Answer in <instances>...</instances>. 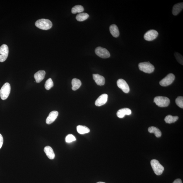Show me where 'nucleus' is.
<instances>
[{
	"mask_svg": "<svg viewBox=\"0 0 183 183\" xmlns=\"http://www.w3.org/2000/svg\"><path fill=\"white\" fill-rule=\"evenodd\" d=\"M35 25L37 27L43 30H47L52 27L51 21L45 19H41L36 21Z\"/></svg>",
	"mask_w": 183,
	"mask_h": 183,
	"instance_id": "obj_1",
	"label": "nucleus"
},
{
	"mask_svg": "<svg viewBox=\"0 0 183 183\" xmlns=\"http://www.w3.org/2000/svg\"><path fill=\"white\" fill-rule=\"evenodd\" d=\"M138 67L141 71L149 74L153 73L155 70L154 67L149 62H141L139 64Z\"/></svg>",
	"mask_w": 183,
	"mask_h": 183,
	"instance_id": "obj_2",
	"label": "nucleus"
},
{
	"mask_svg": "<svg viewBox=\"0 0 183 183\" xmlns=\"http://www.w3.org/2000/svg\"><path fill=\"white\" fill-rule=\"evenodd\" d=\"M154 102L160 107H167L169 105L170 100L169 98L163 96H158L154 99Z\"/></svg>",
	"mask_w": 183,
	"mask_h": 183,
	"instance_id": "obj_3",
	"label": "nucleus"
},
{
	"mask_svg": "<svg viewBox=\"0 0 183 183\" xmlns=\"http://www.w3.org/2000/svg\"><path fill=\"white\" fill-rule=\"evenodd\" d=\"M151 164L155 174L157 175H160L162 174L164 168L157 160H153L151 161Z\"/></svg>",
	"mask_w": 183,
	"mask_h": 183,
	"instance_id": "obj_4",
	"label": "nucleus"
},
{
	"mask_svg": "<svg viewBox=\"0 0 183 183\" xmlns=\"http://www.w3.org/2000/svg\"><path fill=\"white\" fill-rule=\"evenodd\" d=\"M11 91V86L8 83H6L2 86L0 91V96L1 100H5L8 98Z\"/></svg>",
	"mask_w": 183,
	"mask_h": 183,
	"instance_id": "obj_5",
	"label": "nucleus"
},
{
	"mask_svg": "<svg viewBox=\"0 0 183 183\" xmlns=\"http://www.w3.org/2000/svg\"><path fill=\"white\" fill-rule=\"evenodd\" d=\"M95 52L99 57L102 59H107L110 56V52L105 48L99 47L96 48Z\"/></svg>",
	"mask_w": 183,
	"mask_h": 183,
	"instance_id": "obj_6",
	"label": "nucleus"
},
{
	"mask_svg": "<svg viewBox=\"0 0 183 183\" xmlns=\"http://www.w3.org/2000/svg\"><path fill=\"white\" fill-rule=\"evenodd\" d=\"M175 76L174 74L170 73L165 78L161 80L160 82V85L163 86H167L171 84L174 81Z\"/></svg>",
	"mask_w": 183,
	"mask_h": 183,
	"instance_id": "obj_7",
	"label": "nucleus"
},
{
	"mask_svg": "<svg viewBox=\"0 0 183 183\" xmlns=\"http://www.w3.org/2000/svg\"><path fill=\"white\" fill-rule=\"evenodd\" d=\"M9 51L7 45L4 44L0 47V62H3L6 61L8 56Z\"/></svg>",
	"mask_w": 183,
	"mask_h": 183,
	"instance_id": "obj_8",
	"label": "nucleus"
},
{
	"mask_svg": "<svg viewBox=\"0 0 183 183\" xmlns=\"http://www.w3.org/2000/svg\"><path fill=\"white\" fill-rule=\"evenodd\" d=\"M158 35L157 31L154 30H151L147 32L144 35V40L148 41L154 40L157 38Z\"/></svg>",
	"mask_w": 183,
	"mask_h": 183,
	"instance_id": "obj_9",
	"label": "nucleus"
},
{
	"mask_svg": "<svg viewBox=\"0 0 183 183\" xmlns=\"http://www.w3.org/2000/svg\"><path fill=\"white\" fill-rule=\"evenodd\" d=\"M117 85L124 93H127L129 92L130 90L129 86L126 81L123 79H119L117 81Z\"/></svg>",
	"mask_w": 183,
	"mask_h": 183,
	"instance_id": "obj_10",
	"label": "nucleus"
},
{
	"mask_svg": "<svg viewBox=\"0 0 183 183\" xmlns=\"http://www.w3.org/2000/svg\"><path fill=\"white\" fill-rule=\"evenodd\" d=\"M108 95L107 94H104L100 95L95 102V105L98 107L101 106L105 104L107 102Z\"/></svg>",
	"mask_w": 183,
	"mask_h": 183,
	"instance_id": "obj_11",
	"label": "nucleus"
},
{
	"mask_svg": "<svg viewBox=\"0 0 183 183\" xmlns=\"http://www.w3.org/2000/svg\"><path fill=\"white\" fill-rule=\"evenodd\" d=\"M58 115L59 112L56 111L51 112L46 120V124H50L52 123L56 119Z\"/></svg>",
	"mask_w": 183,
	"mask_h": 183,
	"instance_id": "obj_12",
	"label": "nucleus"
},
{
	"mask_svg": "<svg viewBox=\"0 0 183 183\" xmlns=\"http://www.w3.org/2000/svg\"><path fill=\"white\" fill-rule=\"evenodd\" d=\"M93 76L94 80L98 85L102 86L105 85V79L104 77L98 74H93Z\"/></svg>",
	"mask_w": 183,
	"mask_h": 183,
	"instance_id": "obj_13",
	"label": "nucleus"
},
{
	"mask_svg": "<svg viewBox=\"0 0 183 183\" xmlns=\"http://www.w3.org/2000/svg\"><path fill=\"white\" fill-rule=\"evenodd\" d=\"M45 72L44 70H40L36 73L34 75V78L36 82L40 83L45 78Z\"/></svg>",
	"mask_w": 183,
	"mask_h": 183,
	"instance_id": "obj_14",
	"label": "nucleus"
},
{
	"mask_svg": "<svg viewBox=\"0 0 183 183\" xmlns=\"http://www.w3.org/2000/svg\"><path fill=\"white\" fill-rule=\"evenodd\" d=\"M131 111L129 108H124L118 111L117 115L119 118H124L126 115H130L131 114Z\"/></svg>",
	"mask_w": 183,
	"mask_h": 183,
	"instance_id": "obj_15",
	"label": "nucleus"
},
{
	"mask_svg": "<svg viewBox=\"0 0 183 183\" xmlns=\"http://www.w3.org/2000/svg\"><path fill=\"white\" fill-rule=\"evenodd\" d=\"M44 151L48 158L50 160L54 159L55 154L52 148L49 146H46L44 149Z\"/></svg>",
	"mask_w": 183,
	"mask_h": 183,
	"instance_id": "obj_16",
	"label": "nucleus"
},
{
	"mask_svg": "<svg viewBox=\"0 0 183 183\" xmlns=\"http://www.w3.org/2000/svg\"><path fill=\"white\" fill-rule=\"evenodd\" d=\"M183 8L182 2L178 3L174 5L172 9V14L173 15L176 16L181 12Z\"/></svg>",
	"mask_w": 183,
	"mask_h": 183,
	"instance_id": "obj_17",
	"label": "nucleus"
},
{
	"mask_svg": "<svg viewBox=\"0 0 183 183\" xmlns=\"http://www.w3.org/2000/svg\"><path fill=\"white\" fill-rule=\"evenodd\" d=\"M110 31L112 35L114 37H117L119 35V32L117 26L114 24L111 26L110 27Z\"/></svg>",
	"mask_w": 183,
	"mask_h": 183,
	"instance_id": "obj_18",
	"label": "nucleus"
},
{
	"mask_svg": "<svg viewBox=\"0 0 183 183\" xmlns=\"http://www.w3.org/2000/svg\"><path fill=\"white\" fill-rule=\"evenodd\" d=\"M72 90L76 91L81 87V82L79 79L74 78L72 79Z\"/></svg>",
	"mask_w": 183,
	"mask_h": 183,
	"instance_id": "obj_19",
	"label": "nucleus"
},
{
	"mask_svg": "<svg viewBox=\"0 0 183 183\" xmlns=\"http://www.w3.org/2000/svg\"><path fill=\"white\" fill-rule=\"evenodd\" d=\"M149 133L154 134L156 137L159 138L161 136V132L160 130L154 127H151L148 128Z\"/></svg>",
	"mask_w": 183,
	"mask_h": 183,
	"instance_id": "obj_20",
	"label": "nucleus"
},
{
	"mask_svg": "<svg viewBox=\"0 0 183 183\" xmlns=\"http://www.w3.org/2000/svg\"><path fill=\"white\" fill-rule=\"evenodd\" d=\"M77 130L78 133L81 134L89 133L90 132V129L85 126L79 125L77 127Z\"/></svg>",
	"mask_w": 183,
	"mask_h": 183,
	"instance_id": "obj_21",
	"label": "nucleus"
},
{
	"mask_svg": "<svg viewBox=\"0 0 183 183\" xmlns=\"http://www.w3.org/2000/svg\"><path fill=\"white\" fill-rule=\"evenodd\" d=\"M179 117L177 116H172V115H168L166 116L165 119V121L168 124H172L177 121Z\"/></svg>",
	"mask_w": 183,
	"mask_h": 183,
	"instance_id": "obj_22",
	"label": "nucleus"
},
{
	"mask_svg": "<svg viewBox=\"0 0 183 183\" xmlns=\"http://www.w3.org/2000/svg\"><path fill=\"white\" fill-rule=\"evenodd\" d=\"M89 14L86 13H80L77 15L76 16V19L79 21H83L87 20L89 18Z\"/></svg>",
	"mask_w": 183,
	"mask_h": 183,
	"instance_id": "obj_23",
	"label": "nucleus"
},
{
	"mask_svg": "<svg viewBox=\"0 0 183 183\" xmlns=\"http://www.w3.org/2000/svg\"><path fill=\"white\" fill-rule=\"evenodd\" d=\"M84 10L83 7L81 5H76L72 9V13L73 14L82 12Z\"/></svg>",
	"mask_w": 183,
	"mask_h": 183,
	"instance_id": "obj_24",
	"label": "nucleus"
},
{
	"mask_svg": "<svg viewBox=\"0 0 183 183\" xmlns=\"http://www.w3.org/2000/svg\"><path fill=\"white\" fill-rule=\"evenodd\" d=\"M54 86V83L51 78H49L45 82V88L46 89L49 90Z\"/></svg>",
	"mask_w": 183,
	"mask_h": 183,
	"instance_id": "obj_25",
	"label": "nucleus"
},
{
	"mask_svg": "<svg viewBox=\"0 0 183 183\" xmlns=\"http://www.w3.org/2000/svg\"><path fill=\"white\" fill-rule=\"evenodd\" d=\"M176 103L180 108H183V97L182 96H179L176 100Z\"/></svg>",
	"mask_w": 183,
	"mask_h": 183,
	"instance_id": "obj_26",
	"label": "nucleus"
},
{
	"mask_svg": "<svg viewBox=\"0 0 183 183\" xmlns=\"http://www.w3.org/2000/svg\"><path fill=\"white\" fill-rule=\"evenodd\" d=\"M76 140L75 137L72 134H69L66 137L65 141L67 143H70Z\"/></svg>",
	"mask_w": 183,
	"mask_h": 183,
	"instance_id": "obj_27",
	"label": "nucleus"
},
{
	"mask_svg": "<svg viewBox=\"0 0 183 183\" xmlns=\"http://www.w3.org/2000/svg\"><path fill=\"white\" fill-rule=\"evenodd\" d=\"M174 55L178 62L180 64L183 65V59L182 55L178 52H175Z\"/></svg>",
	"mask_w": 183,
	"mask_h": 183,
	"instance_id": "obj_28",
	"label": "nucleus"
},
{
	"mask_svg": "<svg viewBox=\"0 0 183 183\" xmlns=\"http://www.w3.org/2000/svg\"><path fill=\"white\" fill-rule=\"evenodd\" d=\"M3 137H2L1 134H0V149L1 148L2 145H3Z\"/></svg>",
	"mask_w": 183,
	"mask_h": 183,
	"instance_id": "obj_29",
	"label": "nucleus"
},
{
	"mask_svg": "<svg viewBox=\"0 0 183 183\" xmlns=\"http://www.w3.org/2000/svg\"><path fill=\"white\" fill-rule=\"evenodd\" d=\"M173 183H182V182L180 179H176Z\"/></svg>",
	"mask_w": 183,
	"mask_h": 183,
	"instance_id": "obj_30",
	"label": "nucleus"
},
{
	"mask_svg": "<svg viewBox=\"0 0 183 183\" xmlns=\"http://www.w3.org/2000/svg\"><path fill=\"white\" fill-rule=\"evenodd\" d=\"M96 183H106L105 182H99Z\"/></svg>",
	"mask_w": 183,
	"mask_h": 183,
	"instance_id": "obj_31",
	"label": "nucleus"
}]
</instances>
